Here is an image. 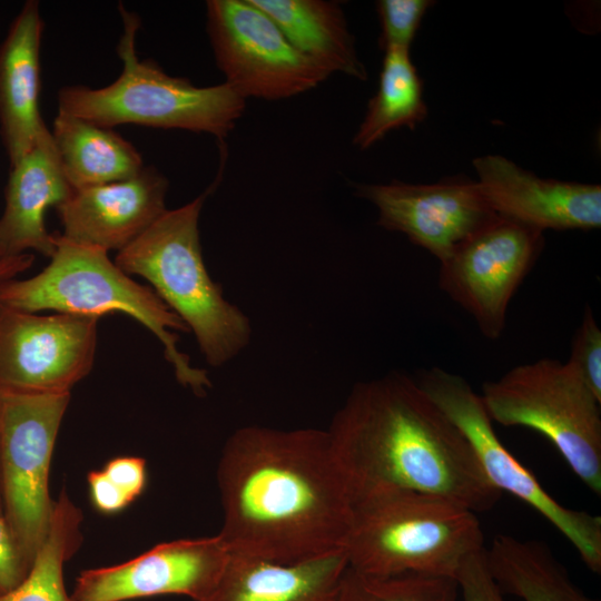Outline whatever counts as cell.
I'll return each mask as SVG.
<instances>
[{"instance_id": "1", "label": "cell", "mask_w": 601, "mask_h": 601, "mask_svg": "<svg viewBox=\"0 0 601 601\" xmlns=\"http://www.w3.org/2000/svg\"><path fill=\"white\" fill-rule=\"evenodd\" d=\"M217 485L231 553L294 563L344 549L353 503L326 430L237 428Z\"/></svg>"}, {"instance_id": "2", "label": "cell", "mask_w": 601, "mask_h": 601, "mask_svg": "<svg viewBox=\"0 0 601 601\" xmlns=\"http://www.w3.org/2000/svg\"><path fill=\"white\" fill-rule=\"evenodd\" d=\"M326 431L353 504L413 491L477 513L502 496L459 428L402 372L357 382Z\"/></svg>"}, {"instance_id": "3", "label": "cell", "mask_w": 601, "mask_h": 601, "mask_svg": "<svg viewBox=\"0 0 601 601\" xmlns=\"http://www.w3.org/2000/svg\"><path fill=\"white\" fill-rule=\"evenodd\" d=\"M55 244L49 265L39 274L0 285V305L97 318L124 313L157 337L177 382L204 396L211 387L207 372L193 366L178 348V333L189 331L155 290L134 280L101 248L71 242L61 234H55Z\"/></svg>"}, {"instance_id": "4", "label": "cell", "mask_w": 601, "mask_h": 601, "mask_svg": "<svg viewBox=\"0 0 601 601\" xmlns=\"http://www.w3.org/2000/svg\"><path fill=\"white\" fill-rule=\"evenodd\" d=\"M209 191L167 209L118 252L115 263L126 274L146 279L194 334L206 362L219 367L248 346L252 325L245 313L224 297L204 262L198 223Z\"/></svg>"}, {"instance_id": "5", "label": "cell", "mask_w": 601, "mask_h": 601, "mask_svg": "<svg viewBox=\"0 0 601 601\" xmlns=\"http://www.w3.org/2000/svg\"><path fill=\"white\" fill-rule=\"evenodd\" d=\"M484 548L476 513L441 496L395 491L354 503L344 544L348 566L372 575H455Z\"/></svg>"}, {"instance_id": "6", "label": "cell", "mask_w": 601, "mask_h": 601, "mask_svg": "<svg viewBox=\"0 0 601 601\" xmlns=\"http://www.w3.org/2000/svg\"><path fill=\"white\" fill-rule=\"evenodd\" d=\"M124 31L117 45L122 71L102 88L65 86L58 92V112L114 128L134 124L159 129H180L226 138L244 114L246 100L226 82L198 87L166 73L152 60H140L136 13L119 6Z\"/></svg>"}, {"instance_id": "7", "label": "cell", "mask_w": 601, "mask_h": 601, "mask_svg": "<svg viewBox=\"0 0 601 601\" xmlns=\"http://www.w3.org/2000/svg\"><path fill=\"white\" fill-rule=\"evenodd\" d=\"M480 396L492 422L544 435L574 474L601 494V401L568 362L518 365L485 382Z\"/></svg>"}, {"instance_id": "8", "label": "cell", "mask_w": 601, "mask_h": 601, "mask_svg": "<svg viewBox=\"0 0 601 601\" xmlns=\"http://www.w3.org/2000/svg\"><path fill=\"white\" fill-rule=\"evenodd\" d=\"M70 393L0 391L2 512L30 564L48 534L50 465Z\"/></svg>"}, {"instance_id": "9", "label": "cell", "mask_w": 601, "mask_h": 601, "mask_svg": "<svg viewBox=\"0 0 601 601\" xmlns=\"http://www.w3.org/2000/svg\"><path fill=\"white\" fill-rule=\"evenodd\" d=\"M422 391L463 434L487 481L545 518L575 548L585 566L601 572V518L554 500L497 437L481 396L459 374L434 366L415 378Z\"/></svg>"}, {"instance_id": "10", "label": "cell", "mask_w": 601, "mask_h": 601, "mask_svg": "<svg viewBox=\"0 0 601 601\" xmlns=\"http://www.w3.org/2000/svg\"><path fill=\"white\" fill-rule=\"evenodd\" d=\"M206 16L224 82L245 100L290 98L316 88L331 76L302 55L252 0H209Z\"/></svg>"}, {"instance_id": "11", "label": "cell", "mask_w": 601, "mask_h": 601, "mask_svg": "<svg viewBox=\"0 0 601 601\" xmlns=\"http://www.w3.org/2000/svg\"><path fill=\"white\" fill-rule=\"evenodd\" d=\"M544 247L542 231L494 217L440 263V288L489 339L505 328L510 302Z\"/></svg>"}, {"instance_id": "12", "label": "cell", "mask_w": 601, "mask_h": 601, "mask_svg": "<svg viewBox=\"0 0 601 601\" xmlns=\"http://www.w3.org/2000/svg\"><path fill=\"white\" fill-rule=\"evenodd\" d=\"M98 321L0 305V391L70 393L93 366Z\"/></svg>"}, {"instance_id": "13", "label": "cell", "mask_w": 601, "mask_h": 601, "mask_svg": "<svg viewBox=\"0 0 601 601\" xmlns=\"http://www.w3.org/2000/svg\"><path fill=\"white\" fill-rule=\"evenodd\" d=\"M230 554L218 534L164 542L127 562L81 571L71 597L75 601H127L178 594L206 601Z\"/></svg>"}, {"instance_id": "14", "label": "cell", "mask_w": 601, "mask_h": 601, "mask_svg": "<svg viewBox=\"0 0 601 601\" xmlns=\"http://www.w3.org/2000/svg\"><path fill=\"white\" fill-rule=\"evenodd\" d=\"M355 194L376 207L377 225L404 234L440 263L497 216L477 183L464 177L433 184H358Z\"/></svg>"}, {"instance_id": "15", "label": "cell", "mask_w": 601, "mask_h": 601, "mask_svg": "<svg viewBox=\"0 0 601 601\" xmlns=\"http://www.w3.org/2000/svg\"><path fill=\"white\" fill-rule=\"evenodd\" d=\"M477 185L500 217L544 230L595 229L601 226V186L540 178L503 156L473 160Z\"/></svg>"}, {"instance_id": "16", "label": "cell", "mask_w": 601, "mask_h": 601, "mask_svg": "<svg viewBox=\"0 0 601 601\" xmlns=\"http://www.w3.org/2000/svg\"><path fill=\"white\" fill-rule=\"evenodd\" d=\"M168 180L148 166L136 176L76 189L56 207L65 238L106 252H120L167 209Z\"/></svg>"}, {"instance_id": "17", "label": "cell", "mask_w": 601, "mask_h": 601, "mask_svg": "<svg viewBox=\"0 0 601 601\" xmlns=\"http://www.w3.org/2000/svg\"><path fill=\"white\" fill-rule=\"evenodd\" d=\"M48 127L33 147L11 167L0 217V259L31 249L51 257L55 234L48 233L45 213L72 194Z\"/></svg>"}, {"instance_id": "18", "label": "cell", "mask_w": 601, "mask_h": 601, "mask_svg": "<svg viewBox=\"0 0 601 601\" xmlns=\"http://www.w3.org/2000/svg\"><path fill=\"white\" fill-rule=\"evenodd\" d=\"M43 27L40 3L28 0L0 43V135L11 167L47 127L39 109Z\"/></svg>"}, {"instance_id": "19", "label": "cell", "mask_w": 601, "mask_h": 601, "mask_svg": "<svg viewBox=\"0 0 601 601\" xmlns=\"http://www.w3.org/2000/svg\"><path fill=\"white\" fill-rule=\"evenodd\" d=\"M347 568L344 549L294 563L231 553L206 601H335Z\"/></svg>"}, {"instance_id": "20", "label": "cell", "mask_w": 601, "mask_h": 601, "mask_svg": "<svg viewBox=\"0 0 601 601\" xmlns=\"http://www.w3.org/2000/svg\"><path fill=\"white\" fill-rule=\"evenodd\" d=\"M306 58L327 71L367 79L344 11L326 0H252Z\"/></svg>"}, {"instance_id": "21", "label": "cell", "mask_w": 601, "mask_h": 601, "mask_svg": "<svg viewBox=\"0 0 601 601\" xmlns=\"http://www.w3.org/2000/svg\"><path fill=\"white\" fill-rule=\"evenodd\" d=\"M50 132L73 190L129 179L145 167L140 152L112 128L58 112Z\"/></svg>"}, {"instance_id": "22", "label": "cell", "mask_w": 601, "mask_h": 601, "mask_svg": "<svg viewBox=\"0 0 601 601\" xmlns=\"http://www.w3.org/2000/svg\"><path fill=\"white\" fill-rule=\"evenodd\" d=\"M487 568L501 592L523 601H599L583 593L549 546L508 534L485 549Z\"/></svg>"}, {"instance_id": "23", "label": "cell", "mask_w": 601, "mask_h": 601, "mask_svg": "<svg viewBox=\"0 0 601 601\" xmlns=\"http://www.w3.org/2000/svg\"><path fill=\"white\" fill-rule=\"evenodd\" d=\"M427 116L423 81L411 59L410 49L384 51L378 86L353 138L361 150L368 149L390 131L414 129Z\"/></svg>"}, {"instance_id": "24", "label": "cell", "mask_w": 601, "mask_h": 601, "mask_svg": "<svg viewBox=\"0 0 601 601\" xmlns=\"http://www.w3.org/2000/svg\"><path fill=\"white\" fill-rule=\"evenodd\" d=\"M81 510L63 489L55 501L50 528L26 579L0 601H75L63 582L65 564L78 551L81 541Z\"/></svg>"}, {"instance_id": "25", "label": "cell", "mask_w": 601, "mask_h": 601, "mask_svg": "<svg viewBox=\"0 0 601 601\" xmlns=\"http://www.w3.org/2000/svg\"><path fill=\"white\" fill-rule=\"evenodd\" d=\"M335 601H459V585L450 577L372 575L348 566Z\"/></svg>"}, {"instance_id": "26", "label": "cell", "mask_w": 601, "mask_h": 601, "mask_svg": "<svg viewBox=\"0 0 601 601\" xmlns=\"http://www.w3.org/2000/svg\"><path fill=\"white\" fill-rule=\"evenodd\" d=\"M431 0H380L376 10L381 23L380 48L410 49Z\"/></svg>"}, {"instance_id": "27", "label": "cell", "mask_w": 601, "mask_h": 601, "mask_svg": "<svg viewBox=\"0 0 601 601\" xmlns=\"http://www.w3.org/2000/svg\"><path fill=\"white\" fill-rule=\"evenodd\" d=\"M566 362L601 401V331L589 306L574 333Z\"/></svg>"}, {"instance_id": "28", "label": "cell", "mask_w": 601, "mask_h": 601, "mask_svg": "<svg viewBox=\"0 0 601 601\" xmlns=\"http://www.w3.org/2000/svg\"><path fill=\"white\" fill-rule=\"evenodd\" d=\"M455 580L461 601H504L487 568L485 548L465 559Z\"/></svg>"}, {"instance_id": "29", "label": "cell", "mask_w": 601, "mask_h": 601, "mask_svg": "<svg viewBox=\"0 0 601 601\" xmlns=\"http://www.w3.org/2000/svg\"><path fill=\"white\" fill-rule=\"evenodd\" d=\"M30 568L31 564L0 513V595L17 588L26 579Z\"/></svg>"}, {"instance_id": "30", "label": "cell", "mask_w": 601, "mask_h": 601, "mask_svg": "<svg viewBox=\"0 0 601 601\" xmlns=\"http://www.w3.org/2000/svg\"><path fill=\"white\" fill-rule=\"evenodd\" d=\"M102 471L134 502L147 483L146 461L137 456H118L109 460Z\"/></svg>"}, {"instance_id": "31", "label": "cell", "mask_w": 601, "mask_h": 601, "mask_svg": "<svg viewBox=\"0 0 601 601\" xmlns=\"http://www.w3.org/2000/svg\"><path fill=\"white\" fill-rule=\"evenodd\" d=\"M87 481L90 501L100 513L115 514L132 503L102 470L90 471Z\"/></svg>"}, {"instance_id": "32", "label": "cell", "mask_w": 601, "mask_h": 601, "mask_svg": "<svg viewBox=\"0 0 601 601\" xmlns=\"http://www.w3.org/2000/svg\"><path fill=\"white\" fill-rule=\"evenodd\" d=\"M35 262V256L23 253L17 256L0 259V285L14 278L18 274L28 270Z\"/></svg>"}, {"instance_id": "33", "label": "cell", "mask_w": 601, "mask_h": 601, "mask_svg": "<svg viewBox=\"0 0 601 601\" xmlns=\"http://www.w3.org/2000/svg\"><path fill=\"white\" fill-rule=\"evenodd\" d=\"M0 513L3 515V512H2V499H1V489H0Z\"/></svg>"}]
</instances>
